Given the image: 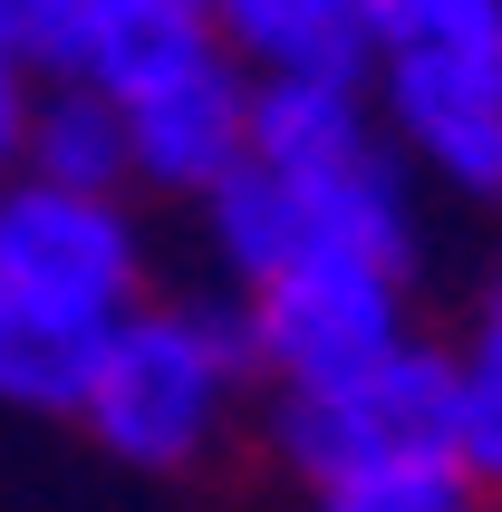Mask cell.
I'll return each instance as SVG.
<instances>
[{
  "instance_id": "obj_1",
  "label": "cell",
  "mask_w": 502,
  "mask_h": 512,
  "mask_svg": "<svg viewBox=\"0 0 502 512\" xmlns=\"http://www.w3.org/2000/svg\"><path fill=\"white\" fill-rule=\"evenodd\" d=\"M145 261L126 203L0 184V397L78 416L116 319H136Z\"/></svg>"
},
{
  "instance_id": "obj_2",
  "label": "cell",
  "mask_w": 502,
  "mask_h": 512,
  "mask_svg": "<svg viewBox=\"0 0 502 512\" xmlns=\"http://www.w3.org/2000/svg\"><path fill=\"white\" fill-rule=\"evenodd\" d=\"M203 223H213V252L232 261L242 290H271L300 261H367V271H396V281L416 261V213H406V174H396L387 145L329 174L242 165L223 194H203Z\"/></svg>"
},
{
  "instance_id": "obj_3",
  "label": "cell",
  "mask_w": 502,
  "mask_h": 512,
  "mask_svg": "<svg viewBox=\"0 0 502 512\" xmlns=\"http://www.w3.org/2000/svg\"><path fill=\"white\" fill-rule=\"evenodd\" d=\"M377 116L406 155L502 194V0H416L377 29Z\"/></svg>"
},
{
  "instance_id": "obj_4",
  "label": "cell",
  "mask_w": 502,
  "mask_h": 512,
  "mask_svg": "<svg viewBox=\"0 0 502 512\" xmlns=\"http://www.w3.org/2000/svg\"><path fill=\"white\" fill-rule=\"evenodd\" d=\"M232 387H242V377L223 368L203 310H136V319H116L107 348H97L78 426L97 435L116 464L174 474V464H194L203 445H213Z\"/></svg>"
},
{
  "instance_id": "obj_5",
  "label": "cell",
  "mask_w": 502,
  "mask_h": 512,
  "mask_svg": "<svg viewBox=\"0 0 502 512\" xmlns=\"http://www.w3.org/2000/svg\"><path fill=\"white\" fill-rule=\"evenodd\" d=\"M280 455L309 484H358L396 464H454V358L445 348H396L358 387L280 397Z\"/></svg>"
},
{
  "instance_id": "obj_6",
  "label": "cell",
  "mask_w": 502,
  "mask_h": 512,
  "mask_svg": "<svg viewBox=\"0 0 502 512\" xmlns=\"http://www.w3.org/2000/svg\"><path fill=\"white\" fill-rule=\"evenodd\" d=\"M251 329H261V368L280 397H319V387H358L377 377L406 339V281L367 271V261H300L271 290H242Z\"/></svg>"
},
{
  "instance_id": "obj_7",
  "label": "cell",
  "mask_w": 502,
  "mask_h": 512,
  "mask_svg": "<svg viewBox=\"0 0 502 512\" xmlns=\"http://www.w3.org/2000/svg\"><path fill=\"white\" fill-rule=\"evenodd\" d=\"M126 145H136V184L155 194H223L251 165V68L232 49H203L165 87L126 97Z\"/></svg>"
},
{
  "instance_id": "obj_8",
  "label": "cell",
  "mask_w": 502,
  "mask_h": 512,
  "mask_svg": "<svg viewBox=\"0 0 502 512\" xmlns=\"http://www.w3.org/2000/svg\"><path fill=\"white\" fill-rule=\"evenodd\" d=\"M377 155V78L348 68H261L251 78V165L329 174Z\"/></svg>"
},
{
  "instance_id": "obj_9",
  "label": "cell",
  "mask_w": 502,
  "mask_h": 512,
  "mask_svg": "<svg viewBox=\"0 0 502 512\" xmlns=\"http://www.w3.org/2000/svg\"><path fill=\"white\" fill-rule=\"evenodd\" d=\"M20 184H49V194H97L116 203L136 184V145H126V107L87 78L39 87L29 107V145H20Z\"/></svg>"
},
{
  "instance_id": "obj_10",
  "label": "cell",
  "mask_w": 502,
  "mask_h": 512,
  "mask_svg": "<svg viewBox=\"0 0 502 512\" xmlns=\"http://www.w3.org/2000/svg\"><path fill=\"white\" fill-rule=\"evenodd\" d=\"M213 29L251 78L261 68H348V78L377 68L367 0H213Z\"/></svg>"
},
{
  "instance_id": "obj_11",
  "label": "cell",
  "mask_w": 502,
  "mask_h": 512,
  "mask_svg": "<svg viewBox=\"0 0 502 512\" xmlns=\"http://www.w3.org/2000/svg\"><path fill=\"white\" fill-rule=\"evenodd\" d=\"M203 49H223V29H213V10H194V0H107L78 78L107 87L116 107H126L145 87H165L174 68H194Z\"/></svg>"
},
{
  "instance_id": "obj_12",
  "label": "cell",
  "mask_w": 502,
  "mask_h": 512,
  "mask_svg": "<svg viewBox=\"0 0 502 512\" xmlns=\"http://www.w3.org/2000/svg\"><path fill=\"white\" fill-rule=\"evenodd\" d=\"M454 464L474 493H502V281L483 290L474 348L454 358Z\"/></svg>"
},
{
  "instance_id": "obj_13",
  "label": "cell",
  "mask_w": 502,
  "mask_h": 512,
  "mask_svg": "<svg viewBox=\"0 0 502 512\" xmlns=\"http://www.w3.org/2000/svg\"><path fill=\"white\" fill-rule=\"evenodd\" d=\"M97 20H107V0H0V39H10L29 68H49V78H78L87 68Z\"/></svg>"
},
{
  "instance_id": "obj_14",
  "label": "cell",
  "mask_w": 502,
  "mask_h": 512,
  "mask_svg": "<svg viewBox=\"0 0 502 512\" xmlns=\"http://www.w3.org/2000/svg\"><path fill=\"white\" fill-rule=\"evenodd\" d=\"M319 512H483V493L464 484V464H396V474L329 484Z\"/></svg>"
},
{
  "instance_id": "obj_15",
  "label": "cell",
  "mask_w": 502,
  "mask_h": 512,
  "mask_svg": "<svg viewBox=\"0 0 502 512\" xmlns=\"http://www.w3.org/2000/svg\"><path fill=\"white\" fill-rule=\"evenodd\" d=\"M29 107H39V87H29V58L0 39V174H20V145H29Z\"/></svg>"
},
{
  "instance_id": "obj_16",
  "label": "cell",
  "mask_w": 502,
  "mask_h": 512,
  "mask_svg": "<svg viewBox=\"0 0 502 512\" xmlns=\"http://www.w3.org/2000/svg\"><path fill=\"white\" fill-rule=\"evenodd\" d=\"M396 10H416V0H367V29H387Z\"/></svg>"
},
{
  "instance_id": "obj_17",
  "label": "cell",
  "mask_w": 502,
  "mask_h": 512,
  "mask_svg": "<svg viewBox=\"0 0 502 512\" xmlns=\"http://www.w3.org/2000/svg\"><path fill=\"white\" fill-rule=\"evenodd\" d=\"M194 10H213V0H194Z\"/></svg>"
}]
</instances>
